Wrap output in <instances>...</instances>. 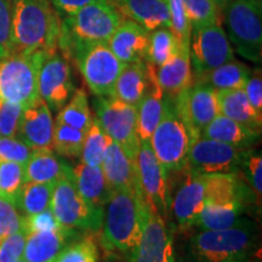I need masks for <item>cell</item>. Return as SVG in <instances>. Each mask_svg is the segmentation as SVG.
I'll return each instance as SVG.
<instances>
[{
	"label": "cell",
	"instance_id": "7dc6e473",
	"mask_svg": "<svg viewBox=\"0 0 262 262\" xmlns=\"http://www.w3.org/2000/svg\"><path fill=\"white\" fill-rule=\"evenodd\" d=\"M11 54V0H0V60Z\"/></svg>",
	"mask_w": 262,
	"mask_h": 262
},
{
	"label": "cell",
	"instance_id": "74e56055",
	"mask_svg": "<svg viewBox=\"0 0 262 262\" xmlns=\"http://www.w3.org/2000/svg\"><path fill=\"white\" fill-rule=\"evenodd\" d=\"M25 183L24 164L0 162V196L16 204Z\"/></svg>",
	"mask_w": 262,
	"mask_h": 262
},
{
	"label": "cell",
	"instance_id": "4fadbf2b",
	"mask_svg": "<svg viewBox=\"0 0 262 262\" xmlns=\"http://www.w3.org/2000/svg\"><path fill=\"white\" fill-rule=\"evenodd\" d=\"M173 101L192 141L201 136L204 127L220 114L217 93L202 81H193Z\"/></svg>",
	"mask_w": 262,
	"mask_h": 262
},
{
	"label": "cell",
	"instance_id": "9c48e42d",
	"mask_svg": "<svg viewBox=\"0 0 262 262\" xmlns=\"http://www.w3.org/2000/svg\"><path fill=\"white\" fill-rule=\"evenodd\" d=\"M50 209L63 228L97 232L102 226L103 209L95 208L80 195L72 180L71 170L54 185Z\"/></svg>",
	"mask_w": 262,
	"mask_h": 262
},
{
	"label": "cell",
	"instance_id": "d4e9b609",
	"mask_svg": "<svg viewBox=\"0 0 262 262\" xmlns=\"http://www.w3.org/2000/svg\"><path fill=\"white\" fill-rule=\"evenodd\" d=\"M71 176L80 195L95 208L103 209L112 196L113 189L107 182L101 166L78 163L71 166Z\"/></svg>",
	"mask_w": 262,
	"mask_h": 262
},
{
	"label": "cell",
	"instance_id": "e0dca14e",
	"mask_svg": "<svg viewBox=\"0 0 262 262\" xmlns=\"http://www.w3.org/2000/svg\"><path fill=\"white\" fill-rule=\"evenodd\" d=\"M54 126L51 111L39 97L24 108L16 137L34 150H52Z\"/></svg>",
	"mask_w": 262,
	"mask_h": 262
},
{
	"label": "cell",
	"instance_id": "d6a6232c",
	"mask_svg": "<svg viewBox=\"0 0 262 262\" xmlns=\"http://www.w3.org/2000/svg\"><path fill=\"white\" fill-rule=\"evenodd\" d=\"M113 140L104 133L96 118H94L89 130L85 134L80 150V162L90 166H101L108 147Z\"/></svg>",
	"mask_w": 262,
	"mask_h": 262
},
{
	"label": "cell",
	"instance_id": "cb8c5ba5",
	"mask_svg": "<svg viewBox=\"0 0 262 262\" xmlns=\"http://www.w3.org/2000/svg\"><path fill=\"white\" fill-rule=\"evenodd\" d=\"M101 169L103 170L107 182L113 191L141 189L135 160L130 159L122 147L114 141L108 147Z\"/></svg>",
	"mask_w": 262,
	"mask_h": 262
},
{
	"label": "cell",
	"instance_id": "5bb4252c",
	"mask_svg": "<svg viewBox=\"0 0 262 262\" xmlns=\"http://www.w3.org/2000/svg\"><path fill=\"white\" fill-rule=\"evenodd\" d=\"M39 97L45 101L51 112L60 110L70 101L75 88L70 60L58 50L48 52L38 75Z\"/></svg>",
	"mask_w": 262,
	"mask_h": 262
},
{
	"label": "cell",
	"instance_id": "4dcf8cb0",
	"mask_svg": "<svg viewBox=\"0 0 262 262\" xmlns=\"http://www.w3.org/2000/svg\"><path fill=\"white\" fill-rule=\"evenodd\" d=\"M250 67L243 62L232 60L193 78V81H202L216 91L243 89L251 74Z\"/></svg>",
	"mask_w": 262,
	"mask_h": 262
},
{
	"label": "cell",
	"instance_id": "f5cc1de1",
	"mask_svg": "<svg viewBox=\"0 0 262 262\" xmlns=\"http://www.w3.org/2000/svg\"><path fill=\"white\" fill-rule=\"evenodd\" d=\"M222 262H255V261L251 260V257H248V258H243V260H227Z\"/></svg>",
	"mask_w": 262,
	"mask_h": 262
},
{
	"label": "cell",
	"instance_id": "bcb514c9",
	"mask_svg": "<svg viewBox=\"0 0 262 262\" xmlns=\"http://www.w3.org/2000/svg\"><path fill=\"white\" fill-rule=\"evenodd\" d=\"M27 234L26 229H21L0 241V262H16L21 260Z\"/></svg>",
	"mask_w": 262,
	"mask_h": 262
},
{
	"label": "cell",
	"instance_id": "5b68a950",
	"mask_svg": "<svg viewBox=\"0 0 262 262\" xmlns=\"http://www.w3.org/2000/svg\"><path fill=\"white\" fill-rule=\"evenodd\" d=\"M64 56L75 61L85 84L96 96L112 95L118 77L126 64L118 60L107 41L77 42Z\"/></svg>",
	"mask_w": 262,
	"mask_h": 262
},
{
	"label": "cell",
	"instance_id": "2e32d148",
	"mask_svg": "<svg viewBox=\"0 0 262 262\" xmlns=\"http://www.w3.org/2000/svg\"><path fill=\"white\" fill-rule=\"evenodd\" d=\"M126 262H176L171 232L165 220L147 202L142 237L135 250L127 255Z\"/></svg>",
	"mask_w": 262,
	"mask_h": 262
},
{
	"label": "cell",
	"instance_id": "f546056e",
	"mask_svg": "<svg viewBox=\"0 0 262 262\" xmlns=\"http://www.w3.org/2000/svg\"><path fill=\"white\" fill-rule=\"evenodd\" d=\"M71 166L54 155V150H34L25 164L26 182L56 183Z\"/></svg>",
	"mask_w": 262,
	"mask_h": 262
},
{
	"label": "cell",
	"instance_id": "60d3db41",
	"mask_svg": "<svg viewBox=\"0 0 262 262\" xmlns=\"http://www.w3.org/2000/svg\"><path fill=\"white\" fill-rule=\"evenodd\" d=\"M170 14V29L180 44L189 45L192 26L186 15L182 0H166Z\"/></svg>",
	"mask_w": 262,
	"mask_h": 262
},
{
	"label": "cell",
	"instance_id": "e575fe53",
	"mask_svg": "<svg viewBox=\"0 0 262 262\" xmlns=\"http://www.w3.org/2000/svg\"><path fill=\"white\" fill-rule=\"evenodd\" d=\"M93 119L88 95L83 89L74 91L70 101L61 108L56 118V120L83 131L89 130Z\"/></svg>",
	"mask_w": 262,
	"mask_h": 262
},
{
	"label": "cell",
	"instance_id": "ab89813d",
	"mask_svg": "<svg viewBox=\"0 0 262 262\" xmlns=\"http://www.w3.org/2000/svg\"><path fill=\"white\" fill-rule=\"evenodd\" d=\"M100 251L93 239L86 237L71 242L52 262H98Z\"/></svg>",
	"mask_w": 262,
	"mask_h": 262
},
{
	"label": "cell",
	"instance_id": "f1b7e54d",
	"mask_svg": "<svg viewBox=\"0 0 262 262\" xmlns=\"http://www.w3.org/2000/svg\"><path fill=\"white\" fill-rule=\"evenodd\" d=\"M216 93H217L220 114L251 129L261 130L262 116L249 102L243 89L222 90Z\"/></svg>",
	"mask_w": 262,
	"mask_h": 262
},
{
	"label": "cell",
	"instance_id": "7bdbcfd3",
	"mask_svg": "<svg viewBox=\"0 0 262 262\" xmlns=\"http://www.w3.org/2000/svg\"><path fill=\"white\" fill-rule=\"evenodd\" d=\"M25 229V217L15 203L0 196V241Z\"/></svg>",
	"mask_w": 262,
	"mask_h": 262
},
{
	"label": "cell",
	"instance_id": "8d00e7d4",
	"mask_svg": "<svg viewBox=\"0 0 262 262\" xmlns=\"http://www.w3.org/2000/svg\"><path fill=\"white\" fill-rule=\"evenodd\" d=\"M85 134L86 131L74 129L60 120H55L52 150L66 158H77L80 156Z\"/></svg>",
	"mask_w": 262,
	"mask_h": 262
},
{
	"label": "cell",
	"instance_id": "ffe728a7",
	"mask_svg": "<svg viewBox=\"0 0 262 262\" xmlns=\"http://www.w3.org/2000/svg\"><path fill=\"white\" fill-rule=\"evenodd\" d=\"M157 80L164 96L175 98L193 83L189 45L180 44L178 51L157 68Z\"/></svg>",
	"mask_w": 262,
	"mask_h": 262
},
{
	"label": "cell",
	"instance_id": "6da1fadb",
	"mask_svg": "<svg viewBox=\"0 0 262 262\" xmlns=\"http://www.w3.org/2000/svg\"><path fill=\"white\" fill-rule=\"evenodd\" d=\"M60 25L49 0H11L12 54L57 50Z\"/></svg>",
	"mask_w": 262,
	"mask_h": 262
},
{
	"label": "cell",
	"instance_id": "4316f807",
	"mask_svg": "<svg viewBox=\"0 0 262 262\" xmlns=\"http://www.w3.org/2000/svg\"><path fill=\"white\" fill-rule=\"evenodd\" d=\"M201 136L220 141L239 148H250L260 140L261 130L251 129L222 114H219L209 125L204 127Z\"/></svg>",
	"mask_w": 262,
	"mask_h": 262
},
{
	"label": "cell",
	"instance_id": "603a6c76",
	"mask_svg": "<svg viewBox=\"0 0 262 262\" xmlns=\"http://www.w3.org/2000/svg\"><path fill=\"white\" fill-rule=\"evenodd\" d=\"M205 186V204L245 206L251 191L244 185L238 173H203Z\"/></svg>",
	"mask_w": 262,
	"mask_h": 262
},
{
	"label": "cell",
	"instance_id": "11a10c76",
	"mask_svg": "<svg viewBox=\"0 0 262 262\" xmlns=\"http://www.w3.org/2000/svg\"><path fill=\"white\" fill-rule=\"evenodd\" d=\"M256 2H261V0H256Z\"/></svg>",
	"mask_w": 262,
	"mask_h": 262
},
{
	"label": "cell",
	"instance_id": "ac0fdd59",
	"mask_svg": "<svg viewBox=\"0 0 262 262\" xmlns=\"http://www.w3.org/2000/svg\"><path fill=\"white\" fill-rule=\"evenodd\" d=\"M186 170L185 181L170 202V211L182 228L194 226L205 205L204 175Z\"/></svg>",
	"mask_w": 262,
	"mask_h": 262
},
{
	"label": "cell",
	"instance_id": "7a4b0ae2",
	"mask_svg": "<svg viewBox=\"0 0 262 262\" xmlns=\"http://www.w3.org/2000/svg\"><path fill=\"white\" fill-rule=\"evenodd\" d=\"M146 201L140 191L118 189L103 208L102 244L110 251L129 255L139 245L143 231Z\"/></svg>",
	"mask_w": 262,
	"mask_h": 262
},
{
	"label": "cell",
	"instance_id": "ee69618b",
	"mask_svg": "<svg viewBox=\"0 0 262 262\" xmlns=\"http://www.w3.org/2000/svg\"><path fill=\"white\" fill-rule=\"evenodd\" d=\"M33 152L34 149L18 137H0V162H14L25 165Z\"/></svg>",
	"mask_w": 262,
	"mask_h": 262
},
{
	"label": "cell",
	"instance_id": "8fae6325",
	"mask_svg": "<svg viewBox=\"0 0 262 262\" xmlns=\"http://www.w3.org/2000/svg\"><path fill=\"white\" fill-rule=\"evenodd\" d=\"M248 152L249 148L199 136L189 146L186 169L198 173H238Z\"/></svg>",
	"mask_w": 262,
	"mask_h": 262
},
{
	"label": "cell",
	"instance_id": "ba28073f",
	"mask_svg": "<svg viewBox=\"0 0 262 262\" xmlns=\"http://www.w3.org/2000/svg\"><path fill=\"white\" fill-rule=\"evenodd\" d=\"M48 52L11 54L0 60V100L28 106L39 98V68Z\"/></svg>",
	"mask_w": 262,
	"mask_h": 262
},
{
	"label": "cell",
	"instance_id": "277c9868",
	"mask_svg": "<svg viewBox=\"0 0 262 262\" xmlns=\"http://www.w3.org/2000/svg\"><path fill=\"white\" fill-rule=\"evenodd\" d=\"M257 242L256 224L248 220L226 229L199 231L189 239L194 262H222L251 257Z\"/></svg>",
	"mask_w": 262,
	"mask_h": 262
},
{
	"label": "cell",
	"instance_id": "7c38bea8",
	"mask_svg": "<svg viewBox=\"0 0 262 262\" xmlns=\"http://www.w3.org/2000/svg\"><path fill=\"white\" fill-rule=\"evenodd\" d=\"M189 55L193 78L234 60V51L221 24L192 28Z\"/></svg>",
	"mask_w": 262,
	"mask_h": 262
},
{
	"label": "cell",
	"instance_id": "f6af8a7d",
	"mask_svg": "<svg viewBox=\"0 0 262 262\" xmlns=\"http://www.w3.org/2000/svg\"><path fill=\"white\" fill-rule=\"evenodd\" d=\"M25 106L0 100V137H16Z\"/></svg>",
	"mask_w": 262,
	"mask_h": 262
},
{
	"label": "cell",
	"instance_id": "8992f818",
	"mask_svg": "<svg viewBox=\"0 0 262 262\" xmlns=\"http://www.w3.org/2000/svg\"><path fill=\"white\" fill-rule=\"evenodd\" d=\"M221 14L228 31V40L247 60L260 63L262 55L261 2L232 0Z\"/></svg>",
	"mask_w": 262,
	"mask_h": 262
},
{
	"label": "cell",
	"instance_id": "f907efd6",
	"mask_svg": "<svg viewBox=\"0 0 262 262\" xmlns=\"http://www.w3.org/2000/svg\"><path fill=\"white\" fill-rule=\"evenodd\" d=\"M94 0H51L52 8L57 12L58 17L62 18L64 16H68L83 6L90 4Z\"/></svg>",
	"mask_w": 262,
	"mask_h": 262
},
{
	"label": "cell",
	"instance_id": "83f0119b",
	"mask_svg": "<svg viewBox=\"0 0 262 262\" xmlns=\"http://www.w3.org/2000/svg\"><path fill=\"white\" fill-rule=\"evenodd\" d=\"M149 85V68L146 61L133 62L124 66L114 85V96L131 106H139Z\"/></svg>",
	"mask_w": 262,
	"mask_h": 262
},
{
	"label": "cell",
	"instance_id": "db71d44e",
	"mask_svg": "<svg viewBox=\"0 0 262 262\" xmlns=\"http://www.w3.org/2000/svg\"><path fill=\"white\" fill-rule=\"evenodd\" d=\"M16 262H25V261L21 258V260H18V261H16Z\"/></svg>",
	"mask_w": 262,
	"mask_h": 262
},
{
	"label": "cell",
	"instance_id": "d6986e66",
	"mask_svg": "<svg viewBox=\"0 0 262 262\" xmlns=\"http://www.w3.org/2000/svg\"><path fill=\"white\" fill-rule=\"evenodd\" d=\"M149 33L136 22L123 18L107 44L118 60L124 63L145 61Z\"/></svg>",
	"mask_w": 262,
	"mask_h": 262
},
{
	"label": "cell",
	"instance_id": "816d5d0a",
	"mask_svg": "<svg viewBox=\"0 0 262 262\" xmlns=\"http://www.w3.org/2000/svg\"><path fill=\"white\" fill-rule=\"evenodd\" d=\"M229 2H232V0H214V3L216 4V6L219 8V10H220V11H222V10L225 9V6L227 5Z\"/></svg>",
	"mask_w": 262,
	"mask_h": 262
},
{
	"label": "cell",
	"instance_id": "9a60e30c",
	"mask_svg": "<svg viewBox=\"0 0 262 262\" xmlns=\"http://www.w3.org/2000/svg\"><path fill=\"white\" fill-rule=\"evenodd\" d=\"M137 176L143 198L165 220L169 216L170 202L168 170L157 159L149 142H140L136 159Z\"/></svg>",
	"mask_w": 262,
	"mask_h": 262
},
{
	"label": "cell",
	"instance_id": "b9f144b4",
	"mask_svg": "<svg viewBox=\"0 0 262 262\" xmlns=\"http://www.w3.org/2000/svg\"><path fill=\"white\" fill-rule=\"evenodd\" d=\"M241 175L250 185V191L260 205L262 194V157L260 152L249 150L241 168Z\"/></svg>",
	"mask_w": 262,
	"mask_h": 262
},
{
	"label": "cell",
	"instance_id": "836d02e7",
	"mask_svg": "<svg viewBox=\"0 0 262 262\" xmlns=\"http://www.w3.org/2000/svg\"><path fill=\"white\" fill-rule=\"evenodd\" d=\"M55 183L26 182L16 202L18 210L26 216L35 215L50 208Z\"/></svg>",
	"mask_w": 262,
	"mask_h": 262
},
{
	"label": "cell",
	"instance_id": "f35d334b",
	"mask_svg": "<svg viewBox=\"0 0 262 262\" xmlns=\"http://www.w3.org/2000/svg\"><path fill=\"white\" fill-rule=\"evenodd\" d=\"M192 28L220 24L221 11L214 0H182Z\"/></svg>",
	"mask_w": 262,
	"mask_h": 262
},
{
	"label": "cell",
	"instance_id": "484cf974",
	"mask_svg": "<svg viewBox=\"0 0 262 262\" xmlns=\"http://www.w3.org/2000/svg\"><path fill=\"white\" fill-rule=\"evenodd\" d=\"M75 231L58 228L27 234L22 260L25 262H52L66 245L71 243Z\"/></svg>",
	"mask_w": 262,
	"mask_h": 262
},
{
	"label": "cell",
	"instance_id": "7402d4cb",
	"mask_svg": "<svg viewBox=\"0 0 262 262\" xmlns=\"http://www.w3.org/2000/svg\"><path fill=\"white\" fill-rule=\"evenodd\" d=\"M148 63V62H147ZM149 85L137 106V136L140 142H149L153 131L160 122L164 111V93L157 80V68L148 63Z\"/></svg>",
	"mask_w": 262,
	"mask_h": 262
},
{
	"label": "cell",
	"instance_id": "c3c4849f",
	"mask_svg": "<svg viewBox=\"0 0 262 262\" xmlns=\"http://www.w3.org/2000/svg\"><path fill=\"white\" fill-rule=\"evenodd\" d=\"M63 228L58 224V221L52 214L51 209L38 212L35 215L25 216V229L27 233L32 232H41V231H54V229Z\"/></svg>",
	"mask_w": 262,
	"mask_h": 262
},
{
	"label": "cell",
	"instance_id": "3957f363",
	"mask_svg": "<svg viewBox=\"0 0 262 262\" xmlns=\"http://www.w3.org/2000/svg\"><path fill=\"white\" fill-rule=\"evenodd\" d=\"M60 19L57 49L66 55L77 42L108 41L123 21V16L113 0H94Z\"/></svg>",
	"mask_w": 262,
	"mask_h": 262
},
{
	"label": "cell",
	"instance_id": "52a82bcc",
	"mask_svg": "<svg viewBox=\"0 0 262 262\" xmlns=\"http://www.w3.org/2000/svg\"><path fill=\"white\" fill-rule=\"evenodd\" d=\"M191 142L192 137L179 116L175 101L164 96L162 119L149 140L150 148L157 159L168 171L185 170Z\"/></svg>",
	"mask_w": 262,
	"mask_h": 262
},
{
	"label": "cell",
	"instance_id": "30bf717a",
	"mask_svg": "<svg viewBox=\"0 0 262 262\" xmlns=\"http://www.w3.org/2000/svg\"><path fill=\"white\" fill-rule=\"evenodd\" d=\"M96 119L104 133L118 143L130 159L135 160L139 152L137 108L114 96H97L95 101Z\"/></svg>",
	"mask_w": 262,
	"mask_h": 262
},
{
	"label": "cell",
	"instance_id": "44dd1931",
	"mask_svg": "<svg viewBox=\"0 0 262 262\" xmlns=\"http://www.w3.org/2000/svg\"><path fill=\"white\" fill-rule=\"evenodd\" d=\"M123 18L139 24L146 31L170 28V14L166 0H113Z\"/></svg>",
	"mask_w": 262,
	"mask_h": 262
},
{
	"label": "cell",
	"instance_id": "1f68e13d",
	"mask_svg": "<svg viewBox=\"0 0 262 262\" xmlns=\"http://www.w3.org/2000/svg\"><path fill=\"white\" fill-rule=\"evenodd\" d=\"M245 206L242 204L232 205H204L201 216L195 221L194 227L199 231L226 229L243 224L248 219L244 217Z\"/></svg>",
	"mask_w": 262,
	"mask_h": 262
},
{
	"label": "cell",
	"instance_id": "681fc988",
	"mask_svg": "<svg viewBox=\"0 0 262 262\" xmlns=\"http://www.w3.org/2000/svg\"><path fill=\"white\" fill-rule=\"evenodd\" d=\"M245 95H247L249 102L254 107L258 114L262 116V78L261 70H255L251 72L250 77L247 84L243 88Z\"/></svg>",
	"mask_w": 262,
	"mask_h": 262
},
{
	"label": "cell",
	"instance_id": "d590c367",
	"mask_svg": "<svg viewBox=\"0 0 262 262\" xmlns=\"http://www.w3.org/2000/svg\"><path fill=\"white\" fill-rule=\"evenodd\" d=\"M179 45V40L170 28L164 27L152 31L149 33L145 61L158 68L178 51Z\"/></svg>",
	"mask_w": 262,
	"mask_h": 262
}]
</instances>
